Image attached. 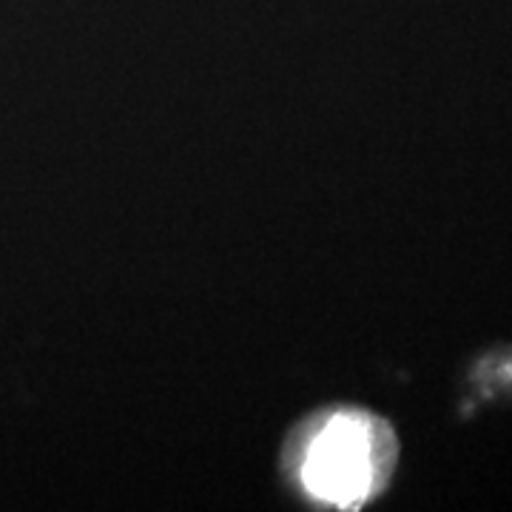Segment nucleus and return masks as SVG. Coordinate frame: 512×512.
<instances>
[{
	"mask_svg": "<svg viewBox=\"0 0 512 512\" xmlns=\"http://www.w3.org/2000/svg\"><path fill=\"white\" fill-rule=\"evenodd\" d=\"M396 441L384 421L342 410L322 421L302 444L299 481L305 493L333 507H359L393 470Z\"/></svg>",
	"mask_w": 512,
	"mask_h": 512,
	"instance_id": "f257e3e1",
	"label": "nucleus"
}]
</instances>
